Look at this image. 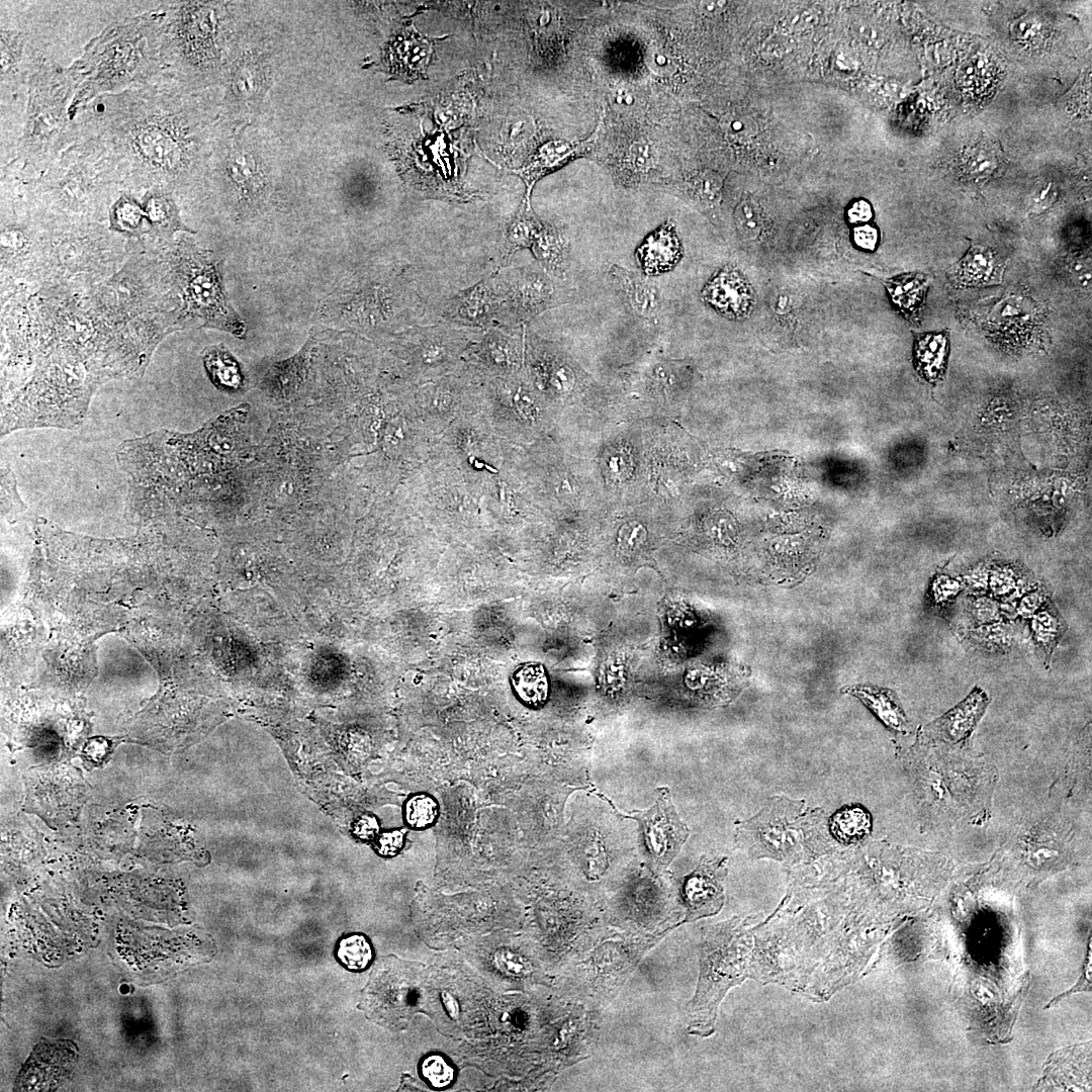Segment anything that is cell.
<instances>
[{
  "instance_id": "obj_1",
  "label": "cell",
  "mask_w": 1092,
  "mask_h": 1092,
  "mask_svg": "<svg viewBox=\"0 0 1092 1092\" xmlns=\"http://www.w3.org/2000/svg\"><path fill=\"white\" fill-rule=\"evenodd\" d=\"M196 113L161 74L80 107V132L100 139L117 158L124 183L168 191L198 165L202 134Z\"/></svg>"
},
{
  "instance_id": "obj_2",
  "label": "cell",
  "mask_w": 1092,
  "mask_h": 1092,
  "mask_svg": "<svg viewBox=\"0 0 1092 1092\" xmlns=\"http://www.w3.org/2000/svg\"><path fill=\"white\" fill-rule=\"evenodd\" d=\"M78 87L70 114L94 98L146 83L164 73L161 43L151 12L113 22L92 38L71 65ZM74 120V119H73Z\"/></svg>"
},
{
  "instance_id": "obj_3",
  "label": "cell",
  "mask_w": 1092,
  "mask_h": 1092,
  "mask_svg": "<svg viewBox=\"0 0 1092 1092\" xmlns=\"http://www.w3.org/2000/svg\"><path fill=\"white\" fill-rule=\"evenodd\" d=\"M27 106L18 155L21 173H43L78 130L70 114L78 81L72 67L64 68L39 54L27 78Z\"/></svg>"
},
{
  "instance_id": "obj_4",
  "label": "cell",
  "mask_w": 1092,
  "mask_h": 1092,
  "mask_svg": "<svg viewBox=\"0 0 1092 1092\" xmlns=\"http://www.w3.org/2000/svg\"><path fill=\"white\" fill-rule=\"evenodd\" d=\"M150 12L159 33L163 74L179 67L202 73L218 67L230 32L222 3H166Z\"/></svg>"
},
{
  "instance_id": "obj_5",
  "label": "cell",
  "mask_w": 1092,
  "mask_h": 1092,
  "mask_svg": "<svg viewBox=\"0 0 1092 1092\" xmlns=\"http://www.w3.org/2000/svg\"><path fill=\"white\" fill-rule=\"evenodd\" d=\"M41 174L37 195L60 211L94 207L112 186L124 182L119 162L108 147L80 131Z\"/></svg>"
},
{
  "instance_id": "obj_6",
  "label": "cell",
  "mask_w": 1092,
  "mask_h": 1092,
  "mask_svg": "<svg viewBox=\"0 0 1092 1092\" xmlns=\"http://www.w3.org/2000/svg\"><path fill=\"white\" fill-rule=\"evenodd\" d=\"M178 278L184 310L190 317L202 327L218 329L238 338L246 336V325L225 295L220 263L214 255L186 246L180 252Z\"/></svg>"
},
{
  "instance_id": "obj_7",
  "label": "cell",
  "mask_w": 1092,
  "mask_h": 1092,
  "mask_svg": "<svg viewBox=\"0 0 1092 1092\" xmlns=\"http://www.w3.org/2000/svg\"><path fill=\"white\" fill-rule=\"evenodd\" d=\"M769 803L738 834L757 855L786 858L800 849L810 827L796 802L776 797Z\"/></svg>"
},
{
  "instance_id": "obj_8",
  "label": "cell",
  "mask_w": 1092,
  "mask_h": 1092,
  "mask_svg": "<svg viewBox=\"0 0 1092 1092\" xmlns=\"http://www.w3.org/2000/svg\"><path fill=\"white\" fill-rule=\"evenodd\" d=\"M653 806L635 810L629 817L636 820L643 836L647 857L655 871L666 868L677 855L689 837V829L680 820L666 787L656 790Z\"/></svg>"
},
{
  "instance_id": "obj_9",
  "label": "cell",
  "mask_w": 1092,
  "mask_h": 1092,
  "mask_svg": "<svg viewBox=\"0 0 1092 1092\" xmlns=\"http://www.w3.org/2000/svg\"><path fill=\"white\" fill-rule=\"evenodd\" d=\"M509 309L519 322H528L557 303V288L550 275L531 267L510 272L506 283Z\"/></svg>"
},
{
  "instance_id": "obj_10",
  "label": "cell",
  "mask_w": 1092,
  "mask_h": 1092,
  "mask_svg": "<svg viewBox=\"0 0 1092 1092\" xmlns=\"http://www.w3.org/2000/svg\"><path fill=\"white\" fill-rule=\"evenodd\" d=\"M216 159L218 172L240 198L255 201L265 195L267 176L254 150L239 142L228 143L219 146Z\"/></svg>"
},
{
  "instance_id": "obj_11",
  "label": "cell",
  "mask_w": 1092,
  "mask_h": 1092,
  "mask_svg": "<svg viewBox=\"0 0 1092 1092\" xmlns=\"http://www.w3.org/2000/svg\"><path fill=\"white\" fill-rule=\"evenodd\" d=\"M701 298L716 312L732 321L747 317L755 304L752 286L737 268L729 265L711 276L702 289Z\"/></svg>"
},
{
  "instance_id": "obj_12",
  "label": "cell",
  "mask_w": 1092,
  "mask_h": 1092,
  "mask_svg": "<svg viewBox=\"0 0 1092 1092\" xmlns=\"http://www.w3.org/2000/svg\"><path fill=\"white\" fill-rule=\"evenodd\" d=\"M725 875V858L703 857L700 860L684 882L682 898L688 911L687 920L713 915L722 908V881Z\"/></svg>"
},
{
  "instance_id": "obj_13",
  "label": "cell",
  "mask_w": 1092,
  "mask_h": 1092,
  "mask_svg": "<svg viewBox=\"0 0 1092 1092\" xmlns=\"http://www.w3.org/2000/svg\"><path fill=\"white\" fill-rule=\"evenodd\" d=\"M1 93L26 86L31 68L41 53L28 38V30L1 23Z\"/></svg>"
},
{
  "instance_id": "obj_14",
  "label": "cell",
  "mask_w": 1092,
  "mask_h": 1092,
  "mask_svg": "<svg viewBox=\"0 0 1092 1092\" xmlns=\"http://www.w3.org/2000/svg\"><path fill=\"white\" fill-rule=\"evenodd\" d=\"M682 256V243L671 220L648 234L634 252L641 273L650 278L672 271Z\"/></svg>"
},
{
  "instance_id": "obj_15",
  "label": "cell",
  "mask_w": 1092,
  "mask_h": 1092,
  "mask_svg": "<svg viewBox=\"0 0 1092 1092\" xmlns=\"http://www.w3.org/2000/svg\"><path fill=\"white\" fill-rule=\"evenodd\" d=\"M990 699L979 688L959 705L925 727V736L933 741L959 743L967 740L983 716Z\"/></svg>"
},
{
  "instance_id": "obj_16",
  "label": "cell",
  "mask_w": 1092,
  "mask_h": 1092,
  "mask_svg": "<svg viewBox=\"0 0 1092 1092\" xmlns=\"http://www.w3.org/2000/svg\"><path fill=\"white\" fill-rule=\"evenodd\" d=\"M269 68L262 55L243 54L235 59L228 74V96L232 102L256 105L269 85Z\"/></svg>"
},
{
  "instance_id": "obj_17",
  "label": "cell",
  "mask_w": 1092,
  "mask_h": 1092,
  "mask_svg": "<svg viewBox=\"0 0 1092 1092\" xmlns=\"http://www.w3.org/2000/svg\"><path fill=\"white\" fill-rule=\"evenodd\" d=\"M609 274L636 314L646 320L657 317L661 308V297L654 280L618 264L611 266Z\"/></svg>"
},
{
  "instance_id": "obj_18",
  "label": "cell",
  "mask_w": 1092,
  "mask_h": 1092,
  "mask_svg": "<svg viewBox=\"0 0 1092 1092\" xmlns=\"http://www.w3.org/2000/svg\"><path fill=\"white\" fill-rule=\"evenodd\" d=\"M73 1061L69 1044L43 1043L35 1049L27 1065L22 1070L19 1087L49 1086L58 1081L71 1069ZM18 1080V1081H19Z\"/></svg>"
},
{
  "instance_id": "obj_19",
  "label": "cell",
  "mask_w": 1092,
  "mask_h": 1092,
  "mask_svg": "<svg viewBox=\"0 0 1092 1092\" xmlns=\"http://www.w3.org/2000/svg\"><path fill=\"white\" fill-rule=\"evenodd\" d=\"M1004 265L989 248L972 246L958 262L951 278L959 286H984L1001 282Z\"/></svg>"
},
{
  "instance_id": "obj_20",
  "label": "cell",
  "mask_w": 1092,
  "mask_h": 1092,
  "mask_svg": "<svg viewBox=\"0 0 1092 1092\" xmlns=\"http://www.w3.org/2000/svg\"><path fill=\"white\" fill-rule=\"evenodd\" d=\"M858 698L888 728L905 732L908 719L896 695L888 690L874 686H852L843 690Z\"/></svg>"
},
{
  "instance_id": "obj_21",
  "label": "cell",
  "mask_w": 1092,
  "mask_h": 1092,
  "mask_svg": "<svg viewBox=\"0 0 1092 1092\" xmlns=\"http://www.w3.org/2000/svg\"><path fill=\"white\" fill-rule=\"evenodd\" d=\"M885 285L894 306L906 318L917 320L928 289L926 277L920 273L901 274L887 279Z\"/></svg>"
},
{
  "instance_id": "obj_22",
  "label": "cell",
  "mask_w": 1092,
  "mask_h": 1092,
  "mask_svg": "<svg viewBox=\"0 0 1092 1092\" xmlns=\"http://www.w3.org/2000/svg\"><path fill=\"white\" fill-rule=\"evenodd\" d=\"M530 249L548 275L556 278L565 276L570 248L561 233L541 228Z\"/></svg>"
},
{
  "instance_id": "obj_23",
  "label": "cell",
  "mask_w": 1092,
  "mask_h": 1092,
  "mask_svg": "<svg viewBox=\"0 0 1092 1092\" xmlns=\"http://www.w3.org/2000/svg\"><path fill=\"white\" fill-rule=\"evenodd\" d=\"M948 352V332L918 334L914 342V358L917 370L927 380L941 376Z\"/></svg>"
},
{
  "instance_id": "obj_24",
  "label": "cell",
  "mask_w": 1092,
  "mask_h": 1092,
  "mask_svg": "<svg viewBox=\"0 0 1092 1092\" xmlns=\"http://www.w3.org/2000/svg\"><path fill=\"white\" fill-rule=\"evenodd\" d=\"M496 296L487 283H480L459 295L451 306L452 314L467 324L485 325L496 311Z\"/></svg>"
},
{
  "instance_id": "obj_25",
  "label": "cell",
  "mask_w": 1092,
  "mask_h": 1092,
  "mask_svg": "<svg viewBox=\"0 0 1092 1092\" xmlns=\"http://www.w3.org/2000/svg\"><path fill=\"white\" fill-rule=\"evenodd\" d=\"M143 206L150 228L160 235L177 231L191 232L181 220L179 210L169 191L152 189L144 197Z\"/></svg>"
},
{
  "instance_id": "obj_26",
  "label": "cell",
  "mask_w": 1092,
  "mask_h": 1092,
  "mask_svg": "<svg viewBox=\"0 0 1092 1092\" xmlns=\"http://www.w3.org/2000/svg\"><path fill=\"white\" fill-rule=\"evenodd\" d=\"M512 686L517 697L529 707H541L548 699V676L539 663L530 662L518 667L512 675Z\"/></svg>"
},
{
  "instance_id": "obj_27",
  "label": "cell",
  "mask_w": 1092,
  "mask_h": 1092,
  "mask_svg": "<svg viewBox=\"0 0 1092 1092\" xmlns=\"http://www.w3.org/2000/svg\"><path fill=\"white\" fill-rule=\"evenodd\" d=\"M830 831L842 843H855L872 830V816L860 805H847L837 810L829 821Z\"/></svg>"
},
{
  "instance_id": "obj_28",
  "label": "cell",
  "mask_w": 1092,
  "mask_h": 1092,
  "mask_svg": "<svg viewBox=\"0 0 1092 1092\" xmlns=\"http://www.w3.org/2000/svg\"><path fill=\"white\" fill-rule=\"evenodd\" d=\"M203 362L210 379L218 388L234 391L243 385L241 368L224 348L215 346L206 349Z\"/></svg>"
},
{
  "instance_id": "obj_29",
  "label": "cell",
  "mask_w": 1092,
  "mask_h": 1092,
  "mask_svg": "<svg viewBox=\"0 0 1092 1092\" xmlns=\"http://www.w3.org/2000/svg\"><path fill=\"white\" fill-rule=\"evenodd\" d=\"M145 220L143 203L127 194H122L109 211L110 228L118 233L135 235L142 232Z\"/></svg>"
},
{
  "instance_id": "obj_30",
  "label": "cell",
  "mask_w": 1092,
  "mask_h": 1092,
  "mask_svg": "<svg viewBox=\"0 0 1092 1092\" xmlns=\"http://www.w3.org/2000/svg\"><path fill=\"white\" fill-rule=\"evenodd\" d=\"M338 960L348 970H365L373 959V949L367 937L360 933L343 937L337 949Z\"/></svg>"
},
{
  "instance_id": "obj_31",
  "label": "cell",
  "mask_w": 1092,
  "mask_h": 1092,
  "mask_svg": "<svg viewBox=\"0 0 1092 1092\" xmlns=\"http://www.w3.org/2000/svg\"><path fill=\"white\" fill-rule=\"evenodd\" d=\"M682 368L671 360H656L647 371L648 385L664 397L672 396L682 382Z\"/></svg>"
},
{
  "instance_id": "obj_32",
  "label": "cell",
  "mask_w": 1092,
  "mask_h": 1092,
  "mask_svg": "<svg viewBox=\"0 0 1092 1092\" xmlns=\"http://www.w3.org/2000/svg\"><path fill=\"white\" fill-rule=\"evenodd\" d=\"M1033 637L1037 645L1050 656L1064 632V623L1057 610L1042 609L1032 621Z\"/></svg>"
},
{
  "instance_id": "obj_33",
  "label": "cell",
  "mask_w": 1092,
  "mask_h": 1092,
  "mask_svg": "<svg viewBox=\"0 0 1092 1092\" xmlns=\"http://www.w3.org/2000/svg\"><path fill=\"white\" fill-rule=\"evenodd\" d=\"M438 814V803L429 794H415L407 799L404 805L405 822L414 829L429 828L436 822Z\"/></svg>"
},
{
  "instance_id": "obj_34",
  "label": "cell",
  "mask_w": 1092,
  "mask_h": 1092,
  "mask_svg": "<svg viewBox=\"0 0 1092 1092\" xmlns=\"http://www.w3.org/2000/svg\"><path fill=\"white\" fill-rule=\"evenodd\" d=\"M688 196L704 207L715 206L721 195V179L710 173L696 175L684 187Z\"/></svg>"
},
{
  "instance_id": "obj_35",
  "label": "cell",
  "mask_w": 1092,
  "mask_h": 1092,
  "mask_svg": "<svg viewBox=\"0 0 1092 1092\" xmlns=\"http://www.w3.org/2000/svg\"><path fill=\"white\" fill-rule=\"evenodd\" d=\"M422 1077L435 1089L449 1087L455 1078V1070L445 1057L431 1054L425 1057L420 1064Z\"/></svg>"
},
{
  "instance_id": "obj_36",
  "label": "cell",
  "mask_w": 1092,
  "mask_h": 1092,
  "mask_svg": "<svg viewBox=\"0 0 1092 1092\" xmlns=\"http://www.w3.org/2000/svg\"><path fill=\"white\" fill-rule=\"evenodd\" d=\"M529 206L513 222L509 230V250L514 252L519 249L531 248L542 225L529 214Z\"/></svg>"
},
{
  "instance_id": "obj_37",
  "label": "cell",
  "mask_w": 1092,
  "mask_h": 1092,
  "mask_svg": "<svg viewBox=\"0 0 1092 1092\" xmlns=\"http://www.w3.org/2000/svg\"><path fill=\"white\" fill-rule=\"evenodd\" d=\"M735 225L744 239L756 238L762 229L760 208L749 199L742 200L734 212Z\"/></svg>"
},
{
  "instance_id": "obj_38",
  "label": "cell",
  "mask_w": 1092,
  "mask_h": 1092,
  "mask_svg": "<svg viewBox=\"0 0 1092 1092\" xmlns=\"http://www.w3.org/2000/svg\"><path fill=\"white\" fill-rule=\"evenodd\" d=\"M647 540V531L639 522L624 524L617 536L618 548L623 554L631 555L639 552Z\"/></svg>"
},
{
  "instance_id": "obj_39",
  "label": "cell",
  "mask_w": 1092,
  "mask_h": 1092,
  "mask_svg": "<svg viewBox=\"0 0 1092 1092\" xmlns=\"http://www.w3.org/2000/svg\"><path fill=\"white\" fill-rule=\"evenodd\" d=\"M630 170L636 174H645L656 164L655 150L645 143H635L629 151Z\"/></svg>"
},
{
  "instance_id": "obj_40",
  "label": "cell",
  "mask_w": 1092,
  "mask_h": 1092,
  "mask_svg": "<svg viewBox=\"0 0 1092 1092\" xmlns=\"http://www.w3.org/2000/svg\"><path fill=\"white\" fill-rule=\"evenodd\" d=\"M996 168V160L993 154L987 150H976L967 162L968 173L975 177H983L993 172Z\"/></svg>"
},
{
  "instance_id": "obj_41",
  "label": "cell",
  "mask_w": 1092,
  "mask_h": 1092,
  "mask_svg": "<svg viewBox=\"0 0 1092 1092\" xmlns=\"http://www.w3.org/2000/svg\"><path fill=\"white\" fill-rule=\"evenodd\" d=\"M404 843V834L399 830L384 832L379 835L376 842L377 852L382 856L397 854Z\"/></svg>"
},
{
  "instance_id": "obj_42",
  "label": "cell",
  "mask_w": 1092,
  "mask_h": 1092,
  "mask_svg": "<svg viewBox=\"0 0 1092 1092\" xmlns=\"http://www.w3.org/2000/svg\"><path fill=\"white\" fill-rule=\"evenodd\" d=\"M1057 191L1051 182L1038 185L1030 196V206L1035 211L1046 209L1055 201Z\"/></svg>"
},
{
  "instance_id": "obj_43",
  "label": "cell",
  "mask_w": 1092,
  "mask_h": 1092,
  "mask_svg": "<svg viewBox=\"0 0 1092 1092\" xmlns=\"http://www.w3.org/2000/svg\"><path fill=\"white\" fill-rule=\"evenodd\" d=\"M1090 946H1091V943L1089 944V949H1088V952H1087V957H1086V961H1085V965H1084V968H1083L1082 975H1081L1079 981L1077 982V984L1075 986H1073L1071 989H1069L1067 992H1065V993L1057 996L1056 998H1054L1046 1005V1008H1050L1052 1005H1054L1055 1003H1058L1064 997H1068L1071 994H1074L1076 992H1082V991H1089L1090 992V990H1091V948H1090Z\"/></svg>"
},
{
  "instance_id": "obj_44",
  "label": "cell",
  "mask_w": 1092,
  "mask_h": 1092,
  "mask_svg": "<svg viewBox=\"0 0 1092 1092\" xmlns=\"http://www.w3.org/2000/svg\"><path fill=\"white\" fill-rule=\"evenodd\" d=\"M879 234L876 228L862 224L853 230V241L857 247L873 251L878 244Z\"/></svg>"
},
{
  "instance_id": "obj_45",
  "label": "cell",
  "mask_w": 1092,
  "mask_h": 1092,
  "mask_svg": "<svg viewBox=\"0 0 1092 1092\" xmlns=\"http://www.w3.org/2000/svg\"><path fill=\"white\" fill-rule=\"evenodd\" d=\"M960 592V584L956 581L947 579L946 577H940L935 580L932 594L933 600L936 603H943L949 601Z\"/></svg>"
},
{
  "instance_id": "obj_46",
  "label": "cell",
  "mask_w": 1092,
  "mask_h": 1092,
  "mask_svg": "<svg viewBox=\"0 0 1092 1092\" xmlns=\"http://www.w3.org/2000/svg\"><path fill=\"white\" fill-rule=\"evenodd\" d=\"M513 400L519 413L522 414L524 417H535V399L532 394L522 385L518 386L514 394Z\"/></svg>"
},
{
  "instance_id": "obj_47",
  "label": "cell",
  "mask_w": 1092,
  "mask_h": 1092,
  "mask_svg": "<svg viewBox=\"0 0 1092 1092\" xmlns=\"http://www.w3.org/2000/svg\"><path fill=\"white\" fill-rule=\"evenodd\" d=\"M972 613L977 620L985 623L998 617V608L993 601L982 598L973 603Z\"/></svg>"
},
{
  "instance_id": "obj_48",
  "label": "cell",
  "mask_w": 1092,
  "mask_h": 1092,
  "mask_svg": "<svg viewBox=\"0 0 1092 1092\" xmlns=\"http://www.w3.org/2000/svg\"><path fill=\"white\" fill-rule=\"evenodd\" d=\"M379 830V824L375 817L370 815L361 816L354 825V833L361 839L375 837Z\"/></svg>"
},
{
  "instance_id": "obj_49",
  "label": "cell",
  "mask_w": 1092,
  "mask_h": 1092,
  "mask_svg": "<svg viewBox=\"0 0 1092 1092\" xmlns=\"http://www.w3.org/2000/svg\"><path fill=\"white\" fill-rule=\"evenodd\" d=\"M872 207L864 200L853 202L847 211L848 219L852 223L867 222L872 218Z\"/></svg>"
},
{
  "instance_id": "obj_50",
  "label": "cell",
  "mask_w": 1092,
  "mask_h": 1092,
  "mask_svg": "<svg viewBox=\"0 0 1092 1092\" xmlns=\"http://www.w3.org/2000/svg\"><path fill=\"white\" fill-rule=\"evenodd\" d=\"M608 467L613 474L624 473L628 466L627 456L621 453H614L608 458Z\"/></svg>"
},
{
  "instance_id": "obj_51",
  "label": "cell",
  "mask_w": 1092,
  "mask_h": 1092,
  "mask_svg": "<svg viewBox=\"0 0 1092 1092\" xmlns=\"http://www.w3.org/2000/svg\"><path fill=\"white\" fill-rule=\"evenodd\" d=\"M1041 594L1033 593L1026 597L1021 605V611L1023 614H1030L1036 610V606L1040 604Z\"/></svg>"
},
{
  "instance_id": "obj_52",
  "label": "cell",
  "mask_w": 1092,
  "mask_h": 1092,
  "mask_svg": "<svg viewBox=\"0 0 1092 1092\" xmlns=\"http://www.w3.org/2000/svg\"><path fill=\"white\" fill-rule=\"evenodd\" d=\"M1031 26L1027 21L1021 20L1014 24L1012 31L1016 37H1025L1026 33L1030 30Z\"/></svg>"
},
{
  "instance_id": "obj_53",
  "label": "cell",
  "mask_w": 1092,
  "mask_h": 1092,
  "mask_svg": "<svg viewBox=\"0 0 1092 1092\" xmlns=\"http://www.w3.org/2000/svg\"><path fill=\"white\" fill-rule=\"evenodd\" d=\"M656 63L659 64V65L664 64L665 63V58L663 56L658 55L657 58H656Z\"/></svg>"
}]
</instances>
